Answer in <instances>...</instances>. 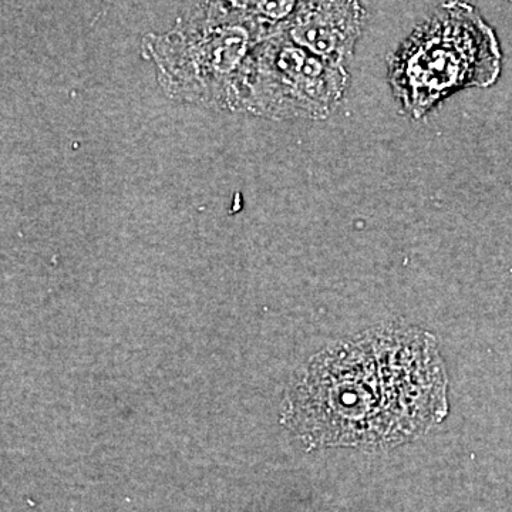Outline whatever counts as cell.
Segmentation results:
<instances>
[{"instance_id": "obj_1", "label": "cell", "mask_w": 512, "mask_h": 512, "mask_svg": "<svg viewBox=\"0 0 512 512\" xmlns=\"http://www.w3.org/2000/svg\"><path fill=\"white\" fill-rule=\"evenodd\" d=\"M447 414L436 340L404 326L369 330L322 353L293 387L292 429L313 446H396Z\"/></svg>"}, {"instance_id": "obj_2", "label": "cell", "mask_w": 512, "mask_h": 512, "mask_svg": "<svg viewBox=\"0 0 512 512\" xmlns=\"http://www.w3.org/2000/svg\"><path fill=\"white\" fill-rule=\"evenodd\" d=\"M500 43L473 5L441 3L389 60L387 79L414 120L470 87H490L501 73Z\"/></svg>"}, {"instance_id": "obj_3", "label": "cell", "mask_w": 512, "mask_h": 512, "mask_svg": "<svg viewBox=\"0 0 512 512\" xmlns=\"http://www.w3.org/2000/svg\"><path fill=\"white\" fill-rule=\"evenodd\" d=\"M279 25L249 63V106L266 116L325 119L345 99L348 69L295 45Z\"/></svg>"}, {"instance_id": "obj_4", "label": "cell", "mask_w": 512, "mask_h": 512, "mask_svg": "<svg viewBox=\"0 0 512 512\" xmlns=\"http://www.w3.org/2000/svg\"><path fill=\"white\" fill-rule=\"evenodd\" d=\"M365 20L366 10L359 2L298 3L279 28L306 52L345 66L355 53Z\"/></svg>"}]
</instances>
